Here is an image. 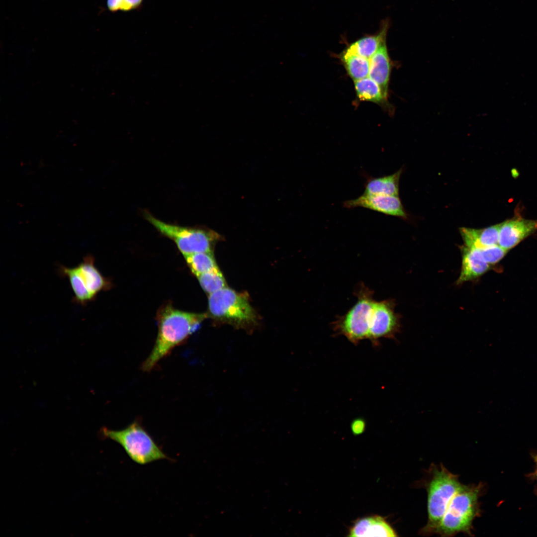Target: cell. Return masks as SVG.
<instances>
[{
  "instance_id": "cell-1",
  "label": "cell",
  "mask_w": 537,
  "mask_h": 537,
  "mask_svg": "<svg viewBox=\"0 0 537 537\" xmlns=\"http://www.w3.org/2000/svg\"><path fill=\"white\" fill-rule=\"evenodd\" d=\"M206 318L204 314L186 312L175 308L171 303L161 306L157 313L158 332L152 350L141 365L144 371H150L176 347L185 342L199 329Z\"/></svg>"
},
{
  "instance_id": "cell-2",
  "label": "cell",
  "mask_w": 537,
  "mask_h": 537,
  "mask_svg": "<svg viewBox=\"0 0 537 537\" xmlns=\"http://www.w3.org/2000/svg\"><path fill=\"white\" fill-rule=\"evenodd\" d=\"M483 485H461L453 496L435 531L443 537L463 533L471 535L472 523L480 514L479 498Z\"/></svg>"
},
{
  "instance_id": "cell-3",
  "label": "cell",
  "mask_w": 537,
  "mask_h": 537,
  "mask_svg": "<svg viewBox=\"0 0 537 537\" xmlns=\"http://www.w3.org/2000/svg\"><path fill=\"white\" fill-rule=\"evenodd\" d=\"M431 469V477L427 487L428 520L421 530L425 535L435 533L452 498L462 485L458 476L443 465H434Z\"/></svg>"
},
{
  "instance_id": "cell-4",
  "label": "cell",
  "mask_w": 537,
  "mask_h": 537,
  "mask_svg": "<svg viewBox=\"0 0 537 537\" xmlns=\"http://www.w3.org/2000/svg\"><path fill=\"white\" fill-rule=\"evenodd\" d=\"M58 271L60 275L68 279L74 293L73 302L82 306L94 300L99 292L111 286L110 281L95 267L91 255H87L72 268L60 265Z\"/></svg>"
},
{
  "instance_id": "cell-5",
  "label": "cell",
  "mask_w": 537,
  "mask_h": 537,
  "mask_svg": "<svg viewBox=\"0 0 537 537\" xmlns=\"http://www.w3.org/2000/svg\"><path fill=\"white\" fill-rule=\"evenodd\" d=\"M357 301L344 315L338 316L332 324L335 334L343 335L357 345L368 339L369 320L375 300L374 291L361 282L355 289Z\"/></svg>"
},
{
  "instance_id": "cell-6",
  "label": "cell",
  "mask_w": 537,
  "mask_h": 537,
  "mask_svg": "<svg viewBox=\"0 0 537 537\" xmlns=\"http://www.w3.org/2000/svg\"><path fill=\"white\" fill-rule=\"evenodd\" d=\"M102 431L104 437L119 444L128 456L139 464L169 459L139 421H135L120 430L104 428Z\"/></svg>"
},
{
  "instance_id": "cell-7",
  "label": "cell",
  "mask_w": 537,
  "mask_h": 537,
  "mask_svg": "<svg viewBox=\"0 0 537 537\" xmlns=\"http://www.w3.org/2000/svg\"><path fill=\"white\" fill-rule=\"evenodd\" d=\"M145 218L163 235L172 240L183 256L199 252L212 253L218 239L215 232L198 227L170 224L146 212Z\"/></svg>"
},
{
  "instance_id": "cell-8",
  "label": "cell",
  "mask_w": 537,
  "mask_h": 537,
  "mask_svg": "<svg viewBox=\"0 0 537 537\" xmlns=\"http://www.w3.org/2000/svg\"><path fill=\"white\" fill-rule=\"evenodd\" d=\"M208 311L211 317L238 327L255 324L257 320L247 296L227 287L209 294Z\"/></svg>"
},
{
  "instance_id": "cell-9",
  "label": "cell",
  "mask_w": 537,
  "mask_h": 537,
  "mask_svg": "<svg viewBox=\"0 0 537 537\" xmlns=\"http://www.w3.org/2000/svg\"><path fill=\"white\" fill-rule=\"evenodd\" d=\"M393 301L375 300L370 315L368 340L377 346L380 338L393 339L399 330L398 315L394 312Z\"/></svg>"
},
{
  "instance_id": "cell-10",
  "label": "cell",
  "mask_w": 537,
  "mask_h": 537,
  "mask_svg": "<svg viewBox=\"0 0 537 537\" xmlns=\"http://www.w3.org/2000/svg\"><path fill=\"white\" fill-rule=\"evenodd\" d=\"M343 205L347 208L363 207L385 215L403 218L407 217L402 202L396 195L362 194L357 198L346 200Z\"/></svg>"
},
{
  "instance_id": "cell-11",
  "label": "cell",
  "mask_w": 537,
  "mask_h": 537,
  "mask_svg": "<svg viewBox=\"0 0 537 537\" xmlns=\"http://www.w3.org/2000/svg\"><path fill=\"white\" fill-rule=\"evenodd\" d=\"M537 230V220L514 218L501 223L498 245L509 250Z\"/></svg>"
},
{
  "instance_id": "cell-12",
  "label": "cell",
  "mask_w": 537,
  "mask_h": 537,
  "mask_svg": "<svg viewBox=\"0 0 537 537\" xmlns=\"http://www.w3.org/2000/svg\"><path fill=\"white\" fill-rule=\"evenodd\" d=\"M349 537H397L393 528L383 517L374 515L358 519L349 529Z\"/></svg>"
},
{
  "instance_id": "cell-13",
  "label": "cell",
  "mask_w": 537,
  "mask_h": 537,
  "mask_svg": "<svg viewBox=\"0 0 537 537\" xmlns=\"http://www.w3.org/2000/svg\"><path fill=\"white\" fill-rule=\"evenodd\" d=\"M462 262L457 284L473 280L485 273L490 268L477 248H461Z\"/></svg>"
},
{
  "instance_id": "cell-14",
  "label": "cell",
  "mask_w": 537,
  "mask_h": 537,
  "mask_svg": "<svg viewBox=\"0 0 537 537\" xmlns=\"http://www.w3.org/2000/svg\"><path fill=\"white\" fill-rule=\"evenodd\" d=\"M368 77L379 86L384 97L387 99L391 72V63L386 42L369 59Z\"/></svg>"
},
{
  "instance_id": "cell-15",
  "label": "cell",
  "mask_w": 537,
  "mask_h": 537,
  "mask_svg": "<svg viewBox=\"0 0 537 537\" xmlns=\"http://www.w3.org/2000/svg\"><path fill=\"white\" fill-rule=\"evenodd\" d=\"M501 223L482 229L460 228L464 246L471 248H482L498 245Z\"/></svg>"
},
{
  "instance_id": "cell-16",
  "label": "cell",
  "mask_w": 537,
  "mask_h": 537,
  "mask_svg": "<svg viewBox=\"0 0 537 537\" xmlns=\"http://www.w3.org/2000/svg\"><path fill=\"white\" fill-rule=\"evenodd\" d=\"M402 170L377 178L365 176L363 194L369 195H396L399 194V182Z\"/></svg>"
},
{
  "instance_id": "cell-17",
  "label": "cell",
  "mask_w": 537,
  "mask_h": 537,
  "mask_svg": "<svg viewBox=\"0 0 537 537\" xmlns=\"http://www.w3.org/2000/svg\"><path fill=\"white\" fill-rule=\"evenodd\" d=\"M388 28V23H384L378 33L362 37L351 44L347 49L370 59L380 47L386 42Z\"/></svg>"
},
{
  "instance_id": "cell-18",
  "label": "cell",
  "mask_w": 537,
  "mask_h": 537,
  "mask_svg": "<svg viewBox=\"0 0 537 537\" xmlns=\"http://www.w3.org/2000/svg\"><path fill=\"white\" fill-rule=\"evenodd\" d=\"M341 60L349 75L354 81L368 77L369 59L346 49L341 56Z\"/></svg>"
},
{
  "instance_id": "cell-19",
  "label": "cell",
  "mask_w": 537,
  "mask_h": 537,
  "mask_svg": "<svg viewBox=\"0 0 537 537\" xmlns=\"http://www.w3.org/2000/svg\"><path fill=\"white\" fill-rule=\"evenodd\" d=\"M357 96L360 100L386 104L387 99L382 94L378 85L369 77L354 81Z\"/></svg>"
},
{
  "instance_id": "cell-20",
  "label": "cell",
  "mask_w": 537,
  "mask_h": 537,
  "mask_svg": "<svg viewBox=\"0 0 537 537\" xmlns=\"http://www.w3.org/2000/svg\"><path fill=\"white\" fill-rule=\"evenodd\" d=\"M183 256L187 266L195 276L219 269L212 253L199 252Z\"/></svg>"
},
{
  "instance_id": "cell-21",
  "label": "cell",
  "mask_w": 537,
  "mask_h": 537,
  "mask_svg": "<svg viewBox=\"0 0 537 537\" xmlns=\"http://www.w3.org/2000/svg\"><path fill=\"white\" fill-rule=\"evenodd\" d=\"M196 276L203 290L209 294L226 287V281L219 269Z\"/></svg>"
},
{
  "instance_id": "cell-22",
  "label": "cell",
  "mask_w": 537,
  "mask_h": 537,
  "mask_svg": "<svg viewBox=\"0 0 537 537\" xmlns=\"http://www.w3.org/2000/svg\"><path fill=\"white\" fill-rule=\"evenodd\" d=\"M477 249H479L483 259L489 265L494 264L499 262L508 251L499 245Z\"/></svg>"
},
{
  "instance_id": "cell-23",
  "label": "cell",
  "mask_w": 537,
  "mask_h": 537,
  "mask_svg": "<svg viewBox=\"0 0 537 537\" xmlns=\"http://www.w3.org/2000/svg\"><path fill=\"white\" fill-rule=\"evenodd\" d=\"M365 426V421L362 418H358L352 421L351 424V429L354 435H359L364 432Z\"/></svg>"
},
{
  "instance_id": "cell-24",
  "label": "cell",
  "mask_w": 537,
  "mask_h": 537,
  "mask_svg": "<svg viewBox=\"0 0 537 537\" xmlns=\"http://www.w3.org/2000/svg\"><path fill=\"white\" fill-rule=\"evenodd\" d=\"M143 0H123L121 10L126 12L140 7Z\"/></svg>"
},
{
  "instance_id": "cell-25",
  "label": "cell",
  "mask_w": 537,
  "mask_h": 537,
  "mask_svg": "<svg viewBox=\"0 0 537 537\" xmlns=\"http://www.w3.org/2000/svg\"><path fill=\"white\" fill-rule=\"evenodd\" d=\"M123 2V0H106V5L108 9L112 12L121 10Z\"/></svg>"
},
{
  "instance_id": "cell-26",
  "label": "cell",
  "mask_w": 537,
  "mask_h": 537,
  "mask_svg": "<svg viewBox=\"0 0 537 537\" xmlns=\"http://www.w3.org/2000/svg\"><path fill=\"white\" fill-rule=\"evenodd\" d=\"M531 457L534 461L535 466L533 472L530 474L529 476L537 482V452H533Z\"/></svg>"
}]
</instances>
